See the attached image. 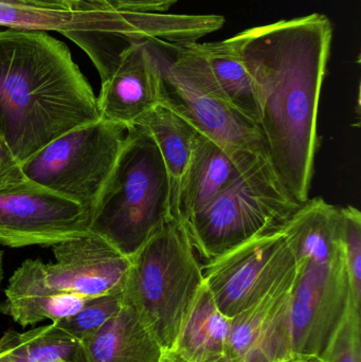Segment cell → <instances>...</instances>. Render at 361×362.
<instances>
[{
  "label": "cell",
  "mask_w": 361,
  "mask_h": 362,
  "mask_svg": "<svg viewBox=\"0 0 361 362\" xmlns=\"http://www.w3.org/2000/svg\"><path fill=\"white\" fill-rule=\"evenodd\" d=\"M254 81L269 163L286 191L309 198L319 148L318 110L333 27L314 13L233 36Z\"/></svg>",
  "instance_id": "1"
},
{
  "label": "cell",
  "mask_w": 361,
  "mask_h": 362,
  "mask_svg": "<svg viewBox=\"0 0 361 362\" xmlns=\"http://www.w3.org/2000/svg\"><path fill=\"white\" fill-rule=\"evenodd\" d=\"M97 120V97L64 42L46 32H0V133L20 165Z\"/></svg>",
  "instance_id": "2"
},
{
  "label": "cell",
  "mask_w": 361,
  "mask_h": 362,
  "mask_svg": "<svg viewBox=\"0 0 361 362\" xmlns=\"http://www.w3.org/2000/svg\"><path fill=\"white\" fill-rule=\"evenodd\" d=\"M170 183L156 142L127 129L116 167L90 213L88 231L131 257L170 219Z\"/></svg>",
  "instance_id": "3"
},
{
  "label": "cell",
  "mask_w": 361,
  "mask_h": 362,
  "mask_svg": "<svg viewBox=\"0 0 361 362\" xmlns=\"http://www.w3.org/2000/svg\"><path fill=\"white\" fill-rule=\"evenodd\" d=\"M129 259L123 301L163 351L172 350L205 283L203 265L186 226L170 219Z\"/></svg>",
  "instance_id": "4"
},
{
  "label": "cell",
  "mask_w": 361,
  "mask_h": 362,
  "mask_svg": "<svg viewBox=\"0 0 361 362\" xmlns=\"http://www.w3.org/2000/svg\"><path fill=\"white\" fill-rule=\"evenodd\" d=\"M301 206L260 158L186 225L205 264L252 238L282 229Z\"/></svg>",
  "instance_id": "5"
},
{
  "label": "cell",
  "mask_w": 361,
  "mask_h": 362,
  "mask_svg": "<svg viewBox=\"0 0 361 362\" xmlns=\"http://www.w3.org/2000/svg\"><path fill=\"white\" fill-rule=\"evenodd\" d=\"M0 25L27 31L110 32L133 40L162 45L197 42L208 32L203 15L126 12L108 6H44L20 0H0Z\"/></svg>",
  "instance_id": "6"
},
{
  "label": "cell",
  "mask_w": 361,
  "mask_h": 362,
  "mask_svg": "<svg viewBox=\"0 0 361 362\" xmlns=\"http://www.w3.org/2000/svg\"><path fill=\"white\" fill-rule=\"evenodd\" d=\"M127 127L100 120L76 127L38 151L21 170L91 213L120 156Z\"/></svg>",
  "instance_id": "7"
},
{
  "label": "cell",
  "mask_w": 361,
  "mask_h": 362,
  "mask_svg": "<svg viewBox=\"0 0 361 362\" xmlns=\"http://www.w3.org/2000/svg\"><path fill=\"white\" fill-rule=\"evenodd\" d=\"M290 302L292 358L319 361L356 306L343 250L296 259Z\"/></svg>",
  "instance_id": "8"
},
{
  "label": "cell",
  "mask_w": 361,
  "mask_h": 362,
  "mask_svg": "<svg viewBox=\"0 0 361 362\" xmlns=\"http://www.w3.org/2000/svg\"><path fill=\"white\" fill-rule=\"evenodd\" d=\"M172 59L163 55L165 103L237 158L264 157L266 144L258 124L235 110L209 76L178 49Z\"/></svg>",
  "instance_id": "9"
},
{
  "label": "cell",
  "mask_w": 361,
  "mask_h": 362,
  "mask_svg": "<svg viewBox=\"0 0 361 362\" xmlns=\"http://www.w3.org/2000/svg\"><path fill=\"white\" fill-rule=\"evenodd\" d=\"M283 230L252 238L203 265V282L218 310L235 318L296 269Z\"/></svg>",
  "instance_id": "10"
},
{
  "label": "cell",
  "mask_w": 361,
  "mask_h": 362,
  "mask_svg": "<svg viewBox=\"0 0 361 362\" xmlns=\"http://www.w3.org/2000/svg\"><path fill=\"white\" fill-rule=\"evenodd\" d=\"M90 212L78 202L25 180L0 187V245L55 246L88 233Z\"/></svg>",
  "instance_id": "11"
},
{
  "label": "cell",
  "mask_w": 361,
  "mask_h": 362,
  "mask_svg": "<svg viewBox=\"0 0 361 362\" xmlns=\"http://www.w3.org/2000/svg\"><path fill=\"white\" fill-rule=\"evenodd\" d=\"M163 103V54L158 42H131L101 82L97 97L100 119L129 129Z\"/></svg>",
  "instance_id": "12"
},
{
  "label": "cell",
  "mask_w": 361,
  "mask_h": 362,
  "mask_svg": "<svg viewBox=\"0 0 361 362\" xmlns=\"http://www.w3.org/2000/svg\"><path fill=\"white\" fill-rule=\"evenodd\" d=\"M54 263H44L51 286L87 299L123 291L131 259L97 234L88 233L53 246Z\"/></svg>",
  "instance_id": "13"
},
{
  "label": "cell",
  "mask_w": 361,
  "mask_h": 362,
  "mask_svg": "<svg viewBox=\"0 0 361 362\" xmlns=\"http://www.w3.org/2000/svg\"><path fill=\"white\" fill-rule=\"evenodd\" d=\"M296 269L260 301L231 319L226 354L237 362L292 358L290 302Z\"/></svg>",
  "instance_id": "14"
},
{
  "label": "cell",
  "mask_w": 361,
  "mask_h": 362,
  "mask_svg": "<svg viewBox=\"0 0 361 362\" xmlns=\"http://www.w3.org/2000/svg\"><path fill=\"white\" fill-rule=\"evenodd\" d=\"M4 296L0 310L23 327L73 316L91 300L51 286L40 259H25L15 270Z\"/></svg>",
  "instance_id": "15"
},
{
  "label": "cell",
  "mask_w": 361,
  "mask_h": 362,
  "mask_svg": "<svg viewBox=\"0 0 361 362\" xmlns=\"http://www.w3.org/2000/svg\"><path fill=\"white\" fill-rule=\"evenodd\" d=\"M260 158L264 157L237 158L218 142L196 131L190 165L180 191L179 221L186 226Z\"/></svg>",
  "instance_id": "16"
},
{
  "label": "cell",
  "mask_w": 361,
  "mask_h": 362,
  "mask_svg": "<svg viewBox=\"0 0 361 362\" xmlns=\"http://www.w3.org/2000/svg\"><path fill=\"white\" fill-rule=\"evenodd\" d=\"M197 64L225 99L259 127L260 108L254 81L235 38L220 42L169 45Z\"/></svg>",
  "instance_id": "17"
},
{
  "label": "cell",
  "mask_w": 361,
  "mask_h": 362,
  "mask_svg": "<svg viewBox=\"0 0 361 362\" xmlns=\"http://www.w3.org/2000/svg\"><path fill=\"white\" fill-rule=\"evenodd\" d=\"M163 349L133 308H122L81 340L74 362H159Z\"/></svg>",
  "instance_id": "18"
},
{
  "label": "cell",
  "mask_w": 361,
  "mask_h": 362,
  "mask_svg": "<svg viewBox=\"0 0 361 362\" xmlns=\"http://www.w3.org/2000/svg\"><path fill=\"white\" fill-rule=\"evenodd\" d=\"M230 327L203 283L170 351L184 362L216 361L226 354Z\"/></svg>",
  "instance_id": "19"
},
{
  "label": "cell",
  "mask_w": 361,
  "mask_h": 362,
  "mask_svg": "<svg viewBox=\"0 0 361 362\" xmlns=\"http://www.w3.org/2000/svg\"><path fill=\"white\" fill-rule=\"evenodd\" d=\"M137 125L148 129L158 146L170 183L172 217L179 221V197L192 157L196 129L165 105H159Z\"/></svg>",
  "instance_id": "20"
},
{
  "label": "cell",
  "mask_w": 361,
  "mask_h": 362,
  "mask_svg": "<svg viewBox=\"0 0 361 362\" xmlns=\"http://www.w3.org/2000/svg\"><path fill=\"white\" fill-rule=\"evenodd\" d=\"M80 342L57 323L0 337V362H74Z\"/></svg>",
  "instance_id": "21"
},
{
  "label": "cell",
  "mask_w": 361,
  "mask_h": 362,
  "mask_svg": "<svg viewBox=\"0 0 361 362\" xmlns=\"http://www.w3.org/2000/svg\"><path fill=\"white\" fill-rule=\"evenodd\" d=\"M122 291L91 299L80 312L55 323L80 342L103 327L122 308Z\"/></svg>",
  "instance_id": "22"
},
{
  "label": "cell",
  "mask_w": 361,
  "mask_h": 362,
  "mask_svg": "<svg viewBox=\"0 0 361 362\" xmlns=\"http://www.w3.org/2000/svg\"><path fill=\"white\" fill-rule=\"evenodd\" d=\"M345 265L356 303L361 306V214L355 206L341 208Z\"/></svg>",
  "instance_id": "23"
},
{
  "label": "cell",
  "mask_w": 361,
  "mask_h": 362,
  "mask_svg": "<svg viewBox=\"0 0 361 362\" xmlns=\"http://www.w3.org/2000/svg\"><path fill=\"white\" fill-rule=\"evenodd\" d=\"M316 362H361L360 308L350 310L324 356Z\"/></svg>",
  "instance_id": "24"
},
{
  "label": "cell",
  "mask_w": 361,
  "mask_h": 362,
  "mask_svg": "<svg viewBox=\"0 0 361 362\" xmlns=\"http://www.w3.org/2000/svg\"><path fill=\"white\" fill-rule=\"evenodd\" d=\"M179 0H104L106 6L126 12L163 13Z\"/></svg>",
  "instance_id": "25"
},
{
  "label": "cell",
  "mask_w": 361,
  "mask_h": 362,
  "mask_svg": "<svg viewBox=\"0 0 361 362\" xmlns=\"http://www.w3.org/2000/svg\"><path fill=\"white\" fill-rule=\"evenodd\" d=\"M25 180L21 165L6 146L0 133V187Z\"/></svg>",
  "instance_id": "26"
},
{
  "label": "cell",
  "mask_w": 361,
  "mask_h": 362,
  "mask_svg": "<svg viewBox=\"0 0 361 362\" xmlns=\"http://www.w3.org/2000/svg\"><path fill=\"white\" fill-rule=\"evenodd\" d=\"M69 6H83V4H93V6H106L104 0H63Z\"/></svg>",
  "instance_id": "27"
},
{
  "label": "cell",
  "mask_w": 361,
  "mask_h": 362,
  "mask_svg": "<svg viewBox=\"0 0 361 362\" xmlns=\"http://www.w3.org/2000/svg\"><path fill=\"white\" fill-rule=\"evenodd\" d=\"M20 1L31 2V4H44V6H73L65 4L63 0H20Z\"/></svg>",
  "instance_id": "28"
},
{
  "label": "cell",
  "mask_w": 361,
  "mask_h": 362,
  "mask_svg": "<svg viewBox=\"0 0 361 362\" xmlns=\"http://www.w3.org/2000/svg\"><path fill=\"white\" fill-rule=\"evenodd\" d=\"M159 362H184L182 358L177 356L175 353L172 351H167L163 353L162 357H161L160 361Z\"/></svg>",
  "instance_id": "29"
},
{
  "label": "cell",
  "mask_w": 361,
  "mask_h": 362,
  "mask_svg": "<svg viewBox=\"0 0 361 362\" xmlns=\"http://www.w3.org/2000/svg\"><path fill=\"white\" fill-rule=\"evenodd\" d=\"M4 278V252L0 251V283Z\"/></svg>",
  "instance_id": "30"
},
{
  "label": "cell",
  "mask_w": 361,
  "mask_h": 362,
  "mask_svg": "<svg viewBox=\"0 0 361 362\" xmlns=\"http://www.w3.org/2000/svg\"><path fill=\"white\" fill-rule=\"evenodd\" d=\"M212 362H237V361H235V359L231 358V357L228 356V355L225 354L224 356L220 357V358L216 359V361H214Z\"/></svg>",
  "instance_id": "31"
},
{
  "label": "cell",
  "mask_w": 361,
  "mask_h": 362,
  "mask_svg": "<svg viewBox=\"0 0 361 362\" xmlns=\"http://www.w3.org/2000/svg\"><path fill=\"white\" fill-rule=\"evenodd\" d=\"M285 362H309V361H301V359L292 358V359H290V361H288Z\"/></svg>",
  "instance_id": "32"
}]
</instances>
